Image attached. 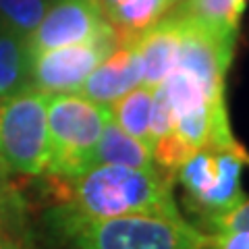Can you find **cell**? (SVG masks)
<instances>
[{
	"instance_id": "1",
	"label": "cell",
	"mask_w": 249,
	"mask_h": 249,
	"mask_svg": "<svg viewBox=\"0 0 249 249\" xmlns=\"http://www.w3.org/2000/svg\"><path fill=\"white\" fill-rule=\"evenodd\" d=\"M46 177L54 206L46 214V227L56 241H67L93 220L116 216L183 218L173 197V177L162 170L93 164L77 177Z\"/></svg>"
},
{
	"instance_id": "2",
	"label": "cell",
	"mask_w": 249,
	"mask_h": 249,
	"mask_svg": "<svg viewBox=\"0 0 249 249\" xmlns=\"http://www.w3.org/2000/svg\"><path fill=\"white\" fill-rule=\"evenodd\" d=\"M110 106L98 104L81 93H48V166L42 175L71 178L91 166V156Z\"/></svg>"
},
{
	"instance_id": "3",
	"label": "cell",
	"mask_w": 249,
	"mask_h": 249,
	"mask_svg": "<svg viewBox=\"0 0 249 249\" xmlns=\"http://www.w3.org/2000/svg\"><path fill=\"white\" fill-rule=\"evenodd\" d=\"M67 243L69 249H210V235L185 218L133 214L93 220Z\"/></svg>"
},
{
	"instance_id": "4",
	"label": "cell",
	"mask_w": 249,
	"mask_h": 249,
	"mask_svg": "<svg viewBox=\"0 0 249 249\" xmlns=\"http://www.w3.org/2000/svg\"><path fill=\"white\" fill-rule=\"evenodd\" d=\"M48 93L36 88L0 100V166L40 177L48 166Z\"/></svg>"
},
{
	"instance_id": "5",
	"label": "cell",
	"mask_w": 249,
	"mask_h": 249,
	"mask_svg": "<svg viewBox=\"0 0 249 249\" xmlns=\"http://www.w3.org/2000/svg\"><path fill=\"white\" fill-rule=\"evenodd\" d=\"M121 44L116 31L91 42L31 52V85L44 93L79 91L88 75Z\"/></svg>"
},
{
	"instance_id": "6",
	"label": "cell",
	"mask_w": 249,
	"mask_h": 249,
	"mask_svg": "<svg viewBox=\"0 0 249 249\" xmlns=\"http://www.w3.org/2000/svg\"><path fill=\"white\" fill-rule=\"evenodd\" d=\"M178 23V60L177 69L196 75L212 98L224 96V77L235 56L237 36L224 34L170 11Z\"/></svg>"
},
{
	"instance_id": "7",
	"label": "cell",
	"mask_w": 249,
	"mask_h": 249,
	"mask_svg": "<svg viewBox=\"0 0 249 249\" xmlns=\"http://www.w3.org/2000/svg\"><path fill=\"white\" fill-rule=\"evenodd\" d=\"M112 31L98 0H50L46 15L27 37L29 52L83 44Z\"/></svg>"
},
{
	"instance_id": "8",
	"label": "cell",
	"mask_w": 249,
	"mask_h": 249,
	"mask_svg": "<svg viewBox=\"0 0 249 249\" xmlns=\"http://www.w3.org/2000/svg\"><path fill=\"white\" fill-rule=\"evenodd\" d=\"M137 85H142V60L135 44H119L88 75L77 93L110 106Z\"/></svg>"
},
{
	"instance_id": "9",
	"label": "cell",
	"mask_w": 249,
	"mask_h": 249,
	"mask_svg": "<svg viewBox=\"0 0 249 249\" xmlns=\"http://www.w3.org/2000/svg\"><path fill=\"white\" fill-rule=\"evenodd\" d=\"M142 60V85L156 89L177 69L178 60V23L173 13H164L135 40Z\"/></svg>"
},
{
	"instance_id": "10",
	"label": "cell",
	"mask_w": 249,
	"mask_h": 249,
	"mask_svg": "<svg viewBox=\"0 0 249 249\" xmlns=\"http://www.w3.org/2000/svg\"><path fill=\"white\" fill-rule=\"evenodd\" d=\"M249 160V154L245 150L241 152H216V181L212 189L201 199L187 204L191 212L199 216V222L206 218L224 214L229 210L237 208L241 201H245V193L241 187V170Z\"/></svg>"
},
{
	"instance_id": "11",
	"label": "cell",
	"mask_w": 249,
	"mask_h": 249,
	"mask_svg": "<svg viewBox=\"0 0 249 249\" xmlns=\"http://www.w3.org/2000/svg\"><path fill=\"white\" fill-rule=\"evenodd\" d=\"M98 2L121 44H135L137 37L168 11L166 0H98Z\"/></svg>"
},
{
	"instance_id": "12",
	"label": "cell",
	"mask_w": 249,
	"mask_h": 249,
	"mask_svg": "<svg viewBox=\"0 0 249 249\" xmlns=\"http://www.w3.org/2000/svg\"><path fill=\"white\" fill-rule=\"evenodd\" d=\"M93 164H119L143 170L156 168L150 147L121 129L112 119L106 123L102 135L98 139V145L91 156V166Z\"/></svg>"
},
{
	"instance_id": "13",
	"label": "cell",
	"mask_w": 249,
	"mask_h": 249,
	"mask_svg": "<svg viewBox=\"0 0 249 249\" xmlns=\"http://www.w3.org/2000/svg\"><path fill=\"white\" fill-rule=\"evenodd\" d=\"M31 85V52L25 36L0 31V100L25 91Z\"/></svg>"
},
{
	"instance_id": "14",
	"label": "cell",
	"mask_w": 249,
	"mask_h": 249,
	"mask_svg": "<svg viewBox=\"0 0 249 249\" xmlns=\"http://www.w3.org/2000/svg\"><path fill=\"white\" fill-rule=\"evenodd\" d=\"M152 102L154 89L137 85L110 104L112 121L152 150Z\"/></svg>"
},
{
	"instance_id": "15",
	"label": "cell",
	"mask_w": 249,
	"mask_h": 249,
	"mask_svg": "<svg viewBox=\"0 0 249 249\" xmlns=\"http://www.w3.org/2000/svg\"><path fill=\"white\" fill-rule=\"evenodd\" d=\"M245 4L247 0H183L173 9L212 29L237 36Z\"/></svg>"
},
{
	"instance_id": "16",
	"label": "cell",
	"mask_w": 249,
	"mask_h": 249,
	"mask_svg": "<svg viewBox=\"0 0 249 249\" xmlns=\"http://www.w3.org/2000/svg\"><path fill=\"white\" fill-rule=\"evenodd\" d=\"M160 88L166 93L170 108H173V112H175V119L181 114L197 110V108L206 106L210 100H214L208 93L206 85L201 83L196 75L187 73L183 69H175V71L160 83Z\"/></svg>"
},
{
	"instance_id": "17",
	"label": "cell",
	"mask_w": 249,
	"mask_h": 249,
	"mask_svg": "<svg viewBox=\"0 0 249 249\" xmlns=\"http://www.w3.org/2000/svg\"><path fill=\"white\" fill-rule=\"evenodd\" d=\"M216 152L212 150H196L177 170V177L185 187L189 201H197L212 189L216 181Z\"/></svg>"
},
{
	"instance_id": "18",
	"label": "cell",
	"mask_w": 249,
	"mask_h": 249,
	"mask_svg": "<svg viewBox=\"0 0 249 249\" xmlns=\"http://www.w3.org/2000/svg\"><path fill=\"white\" fill-rule=\"evenodd\" d=\"M50 0H0V23L19 36L29 37L40 25Z\"/></svg>"
},
{
	"instance_id": "19",
	"label": "cell",
	"mask_w": 249,
	"mask_h": 249,
	"mask_svg": "<svg viewBox=\"0 0 249 249\" xmlns=\"http://www.w3.org/2000/svg\"><path fill=\"white\" fill-rule=\"evenodd\" d=\"M196 152V147L189 145L185 139L173 131L168 135H162L152 142V158L158 170H162L164 175H177L178 166Z\"/></svg>"
},
{
	"instance_id": "20",
	"label": "cell",
	"mask_w": 249,
	"mask_h": 249,
	"mask_svg": "<svg viewBox=\"0 0 249 249\" xmlns=\"http://www.w3.org/2000/svg\"><path fill=\"white\" fill-rule=\"evenodd\" d=\"M0 227H27L21 193L9 181V173L0 166Z\"/></svg>"
},
{
	"instance_id": "21",
	"label": "cell",
	"mask_w": 249,
	"mask_h": 249,
	"mask_svg": "<svg viewBox=\"0 0 249 249\" xmlns=\"http://www.w3.org/2000/svg\"><path fill=\"white\" fill-rule=\"evenodd\" d=\"M210 232H220V231H249V199L241 201L237 208L229 210L224 214L210 216L201 222Z\"/></svg>"
},
{
	"instance_id": "22",
	"label": "cell",
	"mask_w": 249,
	"mask_h": 249,
	"mask_svg": "<svg viewBox=\"0 0 249 249\" xmlns=\"http://www.w3.org/2000/svg\"><path fill=\"white\" fill-rule=\"evenodd\" d=\"M175 131V112L170 108L164 89H154V102H152V142L162 135H168Z\"/></svg>"
},
{
	"instance_id": "23",
	"label": "cell",
	"mask_w": 249,
	"mask_h": 249,
	"mask_svg": "<svg viewBox=\"0 0 249 249\" xmlns=\"http://www.w3.org/2000/svg\"><path fill=\"white\" fill-rule=\"evenodd\" d=\"M0 249H36L29 227H0Z\"/></svg>"
},
{
	"instance_id": "24",
	"label": "cell",
	"mask_w": 249,
	"mask_h": 249,
	"mask_svg": "<svg viewBox=\"0 0 249 249\" xmlns=\"http://www.w3.org/2000/svg\"><path fill=\"white\" fill-rule=\"evenodd\" d=\"M210 249H249V231L210 232Z\"/></svg>"
},
{
	"instance_id": "25",
	"label": "cell",
	"mask_w": 249,
	"mask_h": 249,
	"mask_svg": "<svg viewBox=\"0 0 249 249\" xmlns=\"http://www.w3.org/2000/svg\"><path fill=\"white\" fill-rule=\"evenodd\" d=\"M178 2H183V0H166V4H168V11L173 9V6H177Z\"/></svg>"
},
{
	"instance_id": "26",
	"label": "cell",
	"mask_w": 249,
	"mask_h": 249,
	"mask_svg": "<svg viewBox=\"0 0 249 249\" xmlns=\"http://www.w3.org/2000/svg\"><path fill=\"white\" fill-rule=\"evenodd\" d=\"M2 29H4V27H2V23H0V31H2Z\"/></svg>"
},
{
	"instance_id": "27",
	"label": "cell",
	"mask_w": 249,
	"mask_h": 249,
	"mask_svg": "<svg viewBox=\"0 0 249 249\" xmlns=\"http://www.w3.org/2000/svg\"><path fill=\"white\" fill-rule=\"evenodd\" d=\"M247 164H249V160H247Z\"/></svg>"
}]
</instances>
